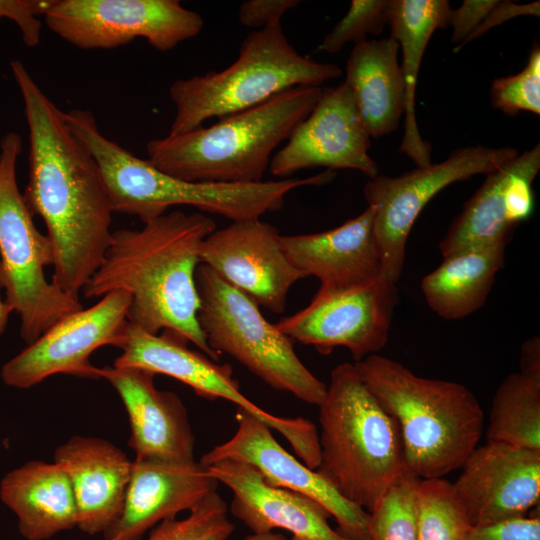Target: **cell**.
<instances>
[{
    "label": "cell",
    "mask_w": 540,
    "mask_h": 540,
    "mask_svg": "<svg viewBox=\"0 0 540 540\" xmlns=\"http://www.w3.org/2000/svg\"><path fill=\"white\" fill-rule=\"evenodd\" d=\"M318 407L321 433L316 471L345 499L370 512L407 469L397 423L354 363L332 369Z\"/></svg>",
    "instance_id": "6"
},
{
    "label": "cell",
    "mask_w": 540,
    "mask_h": 540,
    "mask_svg": "<svg viewBox=\"0 0 540 540\" xmlns=\"http://www.w3.org/2000/svg\"><path fill=\"white\" fill-rule=\"evenodd\" d=\"M397 303L396 283L379 275L353 287L319 288L306 307L276 326L323 355L344 347L358 362L387 344Z\"/></svg>",
    "instance_id": "13"
},
{
    "label": "cell",
    "mask_w": 540,
    "mask_h": 540,
    "mask_svg": "<svg viewBox=\"0 0 540 540\" xmlns=\"http://www.w3.org/2000/svg\"><path fill=\"white\" fill-rule=\"evenodd\" d=\"M452 9L447 0H390L388 24L402 50L406 93L404 136L399 151L417 167L431 164V146L418 130L415 91L420 63L433 32L449 26Z\"/></svg>",
    "instance_id": "27"
},
{
    "label": "cell",
    "mask_w": 540,
    "mask_h": 540,
    "mask_svg": "<svg viewBox=\"0 0 540 540\" xmlns=\"http://www.w3.org/2000/svg\"><path fill=\"white\" fill-rule=\"evenodd\" d=\"M486 442L540 451V377L513 372L493 397Z\"/></svg>",
    "instance_id": "29"
},
{
    "label": "cell",
    "mask_w": 540,
    "mask_h": 540,
    "mask_svg": "<svg viewBox=\"0 0 540 540\" xmlns=\"http://www.w3.org/2000/svg\"><path fill=\"white\" fill-rule=\"evenodd\" d=\"M453 483L472 526L525 516L540 501V451L503 443L477 446Z\"/></svg>",
    "instance_id": "18"
},
{
    "label": "cell",
    "mask_w": 540,
    "mask_h": 540,
    "mask_svg": "<svg viewBox=\"0 0 540 540\" xmlns=\"http://www.w3.org/2000/svg\"><path fill=\"white\" fill-rule=\"evenodd\" d=\"M198 322L210 348L225 353L267 385L319 406L327 385L296 354L292 340L265 319L259 306L200 264L195 274Z\"/></svg>",
    "instance_id": "9"
},
{
    "label": "cell",
    "mask_w": 540,
    "mask_h": 540,
    "mask_svg": "<svg viewBox=\"0 0 540 540\" xmlns=\"http://www.w3.org/2000/svg\"><path fill=\"white\" fill-rule=\"evenodd\" d=\"M280 237L261 219L231 222L202 242L201 264L258 306L280 314L291 287L305 278L284 253Z\"/></svg>",
    "instance_id": "15"
},
{
    "label": "cell",
    "mask_w": 540,
    "mask_h": 540,
    "mask_svg": "<svg viewBox=\"0 0 540 540\" xmlns=\"http://www.w3.org/2000/svg\"><path fill=\"white\" fill-rule=\"evenodd\" d=\"M370 136L358 115L352 94L342 82L325 87L309 115L293 130L270 161L272 175L287 178L302 169H352L369 179L379 168L369 155Z\"/></svg>",
    "instance_id": "16"
},
{
    "label": "cell",
    "mask_w": 540,
    "mask_h": 540,
    "mask_svg": "<svg viewBox=\"0 0 540 540\" xmlns=\"http://www.w3.org/2000/svg\"><path fill=\"white\" fill-rule=\"evenodd\" d=\"M390 0H352L346 15L328 33L318 49L338 53L345 45L379 35L388 24Z\"/></svg>",
    "instance_id": "34"
},
{
    "label": "cell",
    "mask_w": 540,
    "mask_h": 540,
    "mask_svg": "<svg viewBox=\"0 0 540 540\" xmlns=\"http://www.w3.org/2000/svg\"><path fill=\"white\" fill-rule=\"evenodd\" d=\"M54 462L69 479L77 527L89 535L104 534L121 516L132 461L107 440L75 436L55 450Z\"/></svg>",
    "instance_id": "23"
},
{
    "label": "cell",
    "mask_w": 540,
    "mask_h": 540,
    "mask_svg": "<svg viewBox=\"0 0 540 540\" xmlns=\"http://www.w3.org/2000/svg\"><path fill=\"white\" fill-rule=\"evenodd\" d=\"M419 478L406 469L369 512L370 540H418L416 491Z\"/></svg>",
    "instance_id": "31"
},
{
    "label": "cell",
    "mask_w": 540,
    "mask_h": 540,
    "mask_svg": "<svg viewBox=\"0 0 540 540\" xmlns=\"http://www.w3.org/2000/svg\"><path fill=\"white\" fill-rule=\"evenodd\" d=\"M188 343L177 332L165 329L151 334L128 323L126 338L120 347L123 353L115 359L113 366L138 367L155 375H167L188 385L200 397L224 399L235 404L278 431L307 467L317 469L320 464L319 433L311 421L265 411L241 392L229 364H218L202 352L189 349Z\"/></svg>",
    "instance_id": "10"
},
{
    "label": "cell",
    "mask_w": 540,
    "mask_h": 540,
    "mask_svg": "<svg viewBox=\"0 0 540 540\" xmlns=\"http://www.w3.org/2000/svg\"><path fill=\"white\" fill-rule=\"evenodd\" d=\"M218 484L195 460L135 458L121 516L103 534L104 540H141L148 529L161 521L190 511L216 492Z\"/></svg>",
    "instance_id": "22"
},
{
    "label": "cell",
    "mask_w": 540,
    "mask_h": 540,
    "mask_svg": "<svg viewBox=\"0 0 540 540\" xmlns=\"http://www.w3.org/2000/svg\"><path fill=\"white\" fill-rule=\"evenodd\" d=\"M490 97L492 106L508 116L520 111L540 114V48L537 43L520 73L493 80Z\"/></svg>",
    "instance_id": "33"
},
{
    "label": "cell",
    "mask_w": 540,
    "mask_h": 540,
    "mask_svg": "<svg viewBox=\"0 0 540 540\" xmlns=\"http://www.w3.org/2000/svg\"><path fill=\"white\" fill-rule=\"evenodd\" d=\"M21 137L6 133L0 141V287L5 302L20 317V335L29 345L64 316L81 310L71 296L45 276L54 252L47 235L34 225L33 216L16 181Z\"/></svg>",
    "instance_id": "8"
},
{
    "label": "cell",
    "mask_w": 540,
    "mask_h": 540,
    "mask_svg": "<svg viewBox=\"0 0 540 540\" xmlns=\"http://www.w3.org/2000/svg\"><path fill=\"white\" fill-rule=\"evenodd\" d=\"M0 498L17 516L27 540H46L77 527V509L69 479L55 462L32 461L9 472Z\"/></svg>",
    "instance_id": "26"
},
{
    "label": "cell",
    "mask_w": 540,
    "mask_h": 540,
    "mask_svg": "<svg viewBox=\"0 0 540 540\" xmlns=\"http://www.w3.org/2000/svg\"><path fill=\"white\" fill-rule=\"evenodd\" d=\"M290 540H308V539L301 538V537H297V536H292V537L290 538Z\"/></svg>",
    "instance_id": "43"
},
{
    "label": "cell",
    "mask_w": 540,
    "mask_h": 540,
    "mask_svg": "<svg viewBox=\"0 0 540 540\" xmlns=\"http://www.w3.org/2000/svg\"><path fill=\"white\" fill-rule=\"evenodd\" d=\"M506 245L500 242L443 257L421 281L430 309L445 320L463 319L479 310L505 265Z\"/></svg>",
    "instance_id": "28"
},
{
    "label": "cell",
    "mask_w": 540,
    "mask_h": 540,
    "mask_svg": "<svg viewBox=\"0 0 540 540\" xmlns=\"http://www.w3.org/2000/svg\"><path fill=\"white\" fill-rule=\"evenodd\" d=\"M523 15L539 17V1L528 4H516L511 1H499L498 4L486 16V18L479 24V26L474 29L473 32L461 44L454 48V52H457L464 47V45L480 37L491 28L498 26L510 19Z\"/></svg>",
    "instance_id": "39"
},
{
    "label": "cell",
    "mask_w": 540,
    "mask_h": 540,
    "mask_svg": "<svg viewBox=\"0 0 540 540\" xmlns=\"http://www.w3.org/2000/svg\"><path fill=\"white\" fill-rule=\"evenodd\" d=\"M299 4L297 0H248L238 11V19L244 26L255 30L280 22L281 17Z\"/></svg>",
    "instance_id": "37"
},
{
    "label": "cell",
    "mask_w": 540,
    "mask_h": 540,
    "mask_svg": "<svg viewBox=\"0 0 540 540\" xmlns=\"http://www.w3.org/2000/svg\"><path fill=\"white\" fill-rule=\"evenodd\" d=\"M53 2L54 0H1L0 18L14 20L21 29L25 44L33 47L38 45L40 40L41 22L37 16L45 15Z\"/></svg>",
    "instance_id": "36"
},
{
    "label": "cell",
    "mask_w": 540,
    "mask_h": 540,
    "mask_svg": "<svg viewBox=\"0 0 540 540\" xmlns=\"http://www.w3.org/2000/svg\"><path fill=\"white\" fill-rule=\"evenodd\" d=\"M233 493L231 513L252 533L284 529L308 540H351L331 528L329 512L314 500L268 484L251 464L222 459L205 467Z\"/></svg>",
    "instance_id": "20"
},
{
    "label": "cell",
    "mask_w": 540,
    "mask_h": 540,
    "mask_svg": "<svg viewBox=\"0 0 540 540\" xmlns=\"http://www.w3.org/2000/svg\"><path fill=\"white\" fill-rule=\"evenodd\" d=\"M228 507L216 492L206 496L183 519L168 518L155 525L147 540H228L234 524Z\"/></svg>",
    "instance_id": "32"
},
{
    "label": "cell",
    "mask_w": 540,
    "mask_h": 540,
    "mask_svg": "<svg viewBox=\"0 0 540 540\" xmlns=\"http://www.w3.org/2000/svg\"><path fill=\"white\" fill-rule=\"evenodd\" d=\"M375 209L333 229L300 235H281L282 249L305 277L320 280L323 289L360 285L381 275V261L374 238Z\"/></svg>",
    "instance_id": "24"
},
{
    "label": "cell",
    "mask_w": 540,
    "mask_h": 540,
    "mask_svg": "<svg viewBox=\"0 0 540 540\" xmlns=\"http://www.w3.org/2000/svg\"><path fill=\"white\" fill-rule=\"evenodd\" d=\"M498 2V0H465L458 9L452 10L449 19V25L452 26L451 41L456 45L461 44Z\"/></svg>",
    "instance_id": "38"
},
{
    "label": "cell",
    "mask_w": 540,
    "mask_h": 540,
    "mask_svg": "<svg viewBox=\"0 0 540 540\" xmlns=\"http://www.w3.org/2000/svg\"><path fill=\"white\" fill-rule=\"evenodd\" d=\"M155 374L138 367L101 368L128 414L130 447L136 458L172 462L194 460L195 437L181 399L154 385Z\"/></svg>",
    "instance_id": "21"
},
{
    "label": "cell",
    "mask_w": 540,
    "mask_h": 540,
    "mask_svg": "<svg viewBox=\"0 0 540 540\" xmlns=\"http://www.w3.org/2000/svg\"><path fill=\"white\" fill-rule=\"evenodd\" d=\"M361 378L395 419L406 468L419 479L443 478L461 468L478 446L484 412L465 385L413 373L373 354L355 362Z\"/></svg>",
    "instance_id": "4"
},
{
    "label": "cell",
    "mask_w": 540,
    "mask_h": 540,
    "mask_svg": "<svg viewBox=\"0 0 540 540\" xmlns=\"http://www.w3.org/2000/svg\"><path fill=\"white\" fill-rule=\"evenodd\" d=\"M130 302L127 292L116 290L95 305L64 316L3 365V382L26 389L55 374L101 378V368L91 364L90 355L105 345L122 346Z\"/></svg>",
    "instance_id": "14"
},
{
    "label": "cell",
    "mask_w": 540,
    "mask_h": 540,
    "mask_svg": "<svg viewBox=\"0 0 540 540\" xmlns=\"http://www.w3.org/2000/svg\"><path fill=\"white\" fill-rule=\"evenodd\" d=\"M540 169V145L524 151L498 170L464 203L439 243L443 257L507 242L534 210L532 182Z\"/></svg>",
    "instance_id": "19"
},
{
    "label": "cell",
    "mask_w": 540,
    "mask_h": 540,
    "mask_svg": "<svg viewBox=\"0 0 540 540\" xmlns=\"http://www.w3.org/2000/svg\"><path fill=\"white\" fill-rule=\"evenodd\" d=\"M29 130L28 182L23 194L32 216L46 224L54 252L52 282L78 297L111 241L112 209L99 166L61 111L24 64L10 62Z\"/></svg>",
    "instance_id": "1"
},
{
    "label": "cell",
    "mask_w": 540,
    "mask_h": 540,
    "mask_svg": "<svg viewBox=\"0 0 540 540\" xmlns=\"http://www.w3.org/2000/svg\"><path fill=\"white\" fill-rule=\"evenodd\" d=\"M520 372L540 377V339L538 336L525 341L520 352Z\"/></svg>",
    "instance_id": "40"
},
{
    "label": "cell",
    "mask_w": 540,
    "mask_h": 540,
    "mask_svg": "<svg viewBox=\"0 0 540 540\" xmlns=\"http://www.w3.org/2000/svg\"><path fill=\"white\" fill-rule=\"evenodd\" d=\"M517 155L512 147L469 146L454 150L440 163L417 167L398 177L377 175L369 179L363 192L368 206L375 209L373 232L381 275L393 283L400 279L413 224L437 193L474 175H488Z\"/></svg>",
    "instance_id": "11"
},
{
    "label": "cell",
    "mask_w": 540,
    "mask_h": 540,
    "mask_svg": "<svg viewBox=\"0 0 540 540\" xmlns=\"http://www.w3.org/2000/svg\"><path fill=\"white\" fill-rule=\"evenodd\" d=\"M242 540H290V538H287L281 533L271 531L266 533H252Z\"/></svg>",
    "instance_id": "41"
},
{
    "label": "cell",
    "mask_w": 540,
    "mask_h": 540,
    "mask_svg": "<svg viewBox=\"0 0 540 540\" xmlns=\"http://www.w3.org/2000/svg\"><path fill=\"white\" fill-rule=\"evenodd\" d=\"M216 230L202 212L180 210L147 221L140 230L112 232L103 260L82 289L86 298L122 290L131 296L128 322L151 334L183 335L218 362L198 322L195 274L202 242Z\"/></svg>",
    "instance_id": "2"
},
{
    "label": "cell",
    "mask_w": 540,
    "mask_h": 540,
    "mask_svg": "<svg viewBox=\"0 0 540 540\" xmlns=\"http://www.w3.org/2000/svg\"><path fill=\"white\" fill-rule=\"evenodd\" d=\"M418 540H465L472 527L453 483L420 479L416 491Z\"/></svg>",
    "instance_id": "30"
},
{
    "label": "cell",
    "mask_w": 540,
    "mask_h": 540,
    "mask_svg": "<svg viewBox=\"0 0 540 540\" xmlns=\"http://www.w3.org/2000/svg\"><path fill=\"white\" fill-rule=\"evenodd\" d=\"M236 432L226 442L205 453L206 467L222 459H237L254 466L265 481L304 495L323 506L333 517L339 533L351 540H370V514L345 499L316 470L288 453L275 439L272 429L243 409L237 408Z\"/></svg>",
    "instance_id": "17"
},
{
    "label": "cell",
    "mask_w": 540,
    "mask_h": 540,
    "mask_svg": "<svg viewBox=\"0 0 540 540\" xmlns=\"http://www.w3.org/2000/svg\"><path fill=\"white\" fill-rule=\"evenodd\" d=\"M341 75L339 66L319 63L297 52L281 22L250 32L237 59L219 72L174 81L169 94L176 112L168 135L192 131L256 107L299 86L320 87Z\"/></svg>",
    "instance_id": "7"
},
{
    "label": "cell",
    "mask_w": 540,
    "mask_h": 540,
    "mask_svg": "<svg viewBox=\"0 0 540 540\" xmlns=\"http://www.w3.org/2000/svg\"><path fill=\"white\" fill-rule=\"evenodd\" d=\"M465 540H540V517H517L472 526Z\"/></svg>",
    "instance_id": "35"
},
{
    "label": "cell",
    "mask_w": 540,
    "mask_h": 540,
    "mask_svg": "<svg viewBox=\"0 0 540 540\" xmlns=\"http://www.w3.org/2000/svg\"><path fill=\"white\" fill-rule=\"evenodd\" d=\"M65 119L96 160L112 211L137 216L143 223L177 205L193 206L231 222L261 219L267 212L279 210L291 191L324 185L336 176L327 170L307 178L249 184L184 181L105 137L91 111L73 109L65 112Z\"/></svg>",
    "instance_id": "3"
},
{
    "label": "cell",
    "mask_w": 540,
    "mask_h": 540,
    "mask_svg": "<svg viewBox=\"0 0 540 540\" xmlns=\"http://www.w3.org/2000/svg\"><path fill=\"white\" fill-rule=\"evenodd\" d=\"M12 312L11 308L5 301L0 299V334L3 333L7 325L9 314Z\"/></svg>",
    "instance_id": "42"
},
{
    "label": "cell",
    "mask_w": 540,
    "mask_h": 540,
    "mask_svg": "<svg viewBox=\"0 0 540 540\" xmlns=\"http://www.w3.org/2000/svg\"><path fill=\"white\" fill-rule=\"evenodd\" d=\"M398 42L391 35L355 44L346 65L349 88L370 137L394 132L405 112L406 93Z\"/></svg>",
    "instance_id": "25"
},
{
    "label": "cell",
    "mask_w": 540,
    "mask_h": 540,
    "mask_svg": "<svg viewBox=\"0 0 540 540\" xmlns=\"http://www.w3.org/2000/svg\"><path fill=\"white\" fill-rule=\"evenodd\" d=\"M321 91L295 87L211 126L150 140L148 160L160 171L189 182H261L273 152L309 115Z\"/></svg>",
    "instance_id": "5"
},
{
    "label": "cell",
    "mask_w": 540,
    "mask_h": 540,
    "mask_svg": "<svg viewBox=\"0 0 540 540\" xmlns=\"http://www.w3.org/2000/svg\"><path fill=\"white\" fill-rule=\"evenodd\" d=\"M48 28L80 49H112L144 38L167 52L197 36L204 20L178 0H54Z\"/></svg>",
    "instance_id": "12"
}]
</instances>
